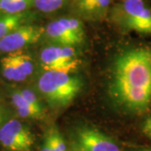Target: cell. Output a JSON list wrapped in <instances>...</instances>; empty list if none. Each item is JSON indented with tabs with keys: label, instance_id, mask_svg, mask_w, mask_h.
<instances>
[{
	"label": "cell",
	"instance_id": "obj_9",
	"mask_svg": "<svg viewBox=\"0 0 151 151\" xmlns=\"http://www.w3.org/2000/svg\"><path fill=\"white\" fill-rule=\"evenodd\" d=\"M116 0H70V14L82 21L101 22L107 19Z\"/></svg>",
	"mask_w": 151,
	"mask_h": 151
},
{
	"label": "cell",
	"instance_id": "obj_7",
	"mask_svg": "<svg viewBox=\"0 0 151 151\" xmlns=\"http://www.w3.org/2000/svg\"><path fill=\"white\" fill-rule=\"evenodd\" d=\"M40 64L45 70H60L73 72L80 65L76 47L66 45H52L42 50Z\"/></svg>",
	"mask_w": 151,
	"mask_h": 151
},
{
	"label": "cell",
	"instance_id": "obj_20",
	"mask_svg": "<svg viewBox=\"0 0 151 151\" xmlns=\"http://www.w3.org/2000/svg\"><path fill=\"white\" fill-rule=\"evenodd\" d=\"M134 151H151V149H139Z\"/></svg>",
	"mask_w": 151,
	"mask_h": 151
},
{
	"label": "cell",
	"instance_id": "obj_14",
	"mask_svg": "<svg viewBox=\"0 0 151 151\" xmlns=\"http://www.w3.org/2000/svg\"><path fill=\"white\" fill-rule=\"evenodd\" d=\"M34 9L33 0H3L0 1V14H19Z\"/></svg>",
	"mask_w": 151,
	"mask_h": 151
},
{
	"label": "cell",
	"instance_id": "obj_3",
	"mask_svg": "<svg viewBox=\"0 0 151 151\" xmlns=\"http://www.w3.org/2000/svg\"><path fill=\"white\" fill-rule=\"evenodd\" d=\"M108 19L121 30L151 35V6L149 0H116Z\"/></svg>",
	"mask_w": 151,
	"mask_h": 151
},
{
	"label": "cell",
	"instance_id": "obj_15",
	"mask_svg": "<svg viewBox=\"0 0 151 151\" xmlns=\"http://www.w3.org/2000/svg\"><path fill=\"white\" fill-rule=\"evenodd\" d=\"M50 144V151H68L67 145L64 137L55 126H51L46 132Z\"/></svg>",
	"mask_w": 151,
	"mask_h": 151
},
{
	"label": "cell",
	"instance_id": "obj_23",
	"mask_svg": "<svg viewBox=\"0 0 151 151\" xmlns=\"http://www.w3.org/2000/svg\"><path fill=\"white\" fill-rule=\"evenodd\" d=\"M149 1H150V0H149Z\"/></svg>",
	"mask_w": 151,
	"mask_h": 151
},
{
	"label": "cell",
	"instance_id": "obj_8",
	"mask_svg": "<svg viewBox=\"0 0 151 151\" xmlns=\"http://www.w3.org/2000/svg\"><path fill=\"white\" fill-rule=\"evenodd\" d=\"M45 35V27L34 24H24L0 40V51L11 53L37 43Z\"/></svg>",
	"mask_w": 151,
	"mask_h": 151
},
{
	"label": "cell",
	"instance_id": "obj_10",
	"mask_svg": "<svg viewBox=\"0 0 151 151\" xmlns=\"http://www.w3.org/2000/svg\"><path fill=\"white\" fill-rule=\"evenodd\" d=\"M38 12L35 9L19 14H0V40L9 35L17 28L24 24H32L37 18Z\"/></svg>",
	"mask_w": 151,
	"mask_h": 151
},
{
	"label": "cell",
	"instance_id": "obj_18",
	"mask_svg": "<svg viewBox=\"0 0 151 151\" xmlns=\"http://www.w3.org/2000/svg\"><path fill=\"white\" fill-rule=\"evenodd\" d=\"M142 130L146 136H148L150 139H151V116L148 117L143 123Z\"/></svg>",
	"mask_w": 151,
	"mask_h": 151
},
{
	"label": "cell",
	"instance_id": "obj_21",
	"mask_svg": "<svg viewBox=\"0 0 151 151\" xmlns=\"http://www.w3.org/2000/svg\"><path fill=\"white\" fill-rule=\"evenodd\" d=\"M70 151H74V150H70Z\"/></svg>",
	"mask_w": 151,
	"mask_h": 151
},
{
	"label": "cell",
	"instance_id": "obj_5",
	"mask_svg": "<svg viewBox=\"0 0 151 151\" xmlns=\"http://www.w3.org/2000/svg\"><path fill=\"white\" fill-rule=\"evenodd\" d=\"M70 150L74 151H122L119 144L101 130L88 125L74 129L70 136Z\"/></svg>",
	"mask_w": 151,
	"mask_h": 151
},
{
	"label": "cell",
	"instance_id": "obj_13",
	"mask_svg": "<svg viewBox=\"0 0 151 151\" xmlns=\"http://www.w3.org/2000/svg\"><path fill=\"white\" fill-rule=\"evenodd\" d=\"M70 0H33L34 9L43 14H52L65 8L69 9Z\"/></svg>",
	"mask_w": 151,
	"mask_h": 151
},
{
	"label": "cell",
	"instance_id": "obj_4",
	"mask_svg": "<svg viewBox=\"0 0 151 151\" xmlns=\"http://www.w3.org/2000/svg\"><path fill=\"white\" fill-rule=\"evenodd\" d=\"M84 21L70 14L48 23L45 27V35L58 45L79 46L85 42Z\"/></svg>",
	"mask_w": 151,
	"mask_h": 151
},
{
	"label": "cell",
	"instance_id": "obj_11",
	"mask_svg": "<svg viewBox=\"0 0 151 151\" xmlns=\"http://www.w3.org/2000/svg\"><path fill=\"white\" fill-rule=\"evenodd\" d=\"M12 103L16 108L18 114L24 119H40L43 117L44 111L33 107L31 104L25 101L19 92H14L12 97Z\"/></svg>",
	"mask_w": 151,
	"mask_h": 151
},
{
	"label": "cell",
	"instance_id": "obj_6",
	"mask_svg": "<svg viewBox=\"0 0 151 151\" xmlns=\"http://www.w3.org/2000/svg\"><path fill=\"white\" fill-rule=\"evenodd\" d=\"M35 138L30 129L18 119L6 121L0 127V145L8 151H30Z\"/></svg>",
	"mask_w": 151,
	"mask_h": 151
},
{
	"label": "cell",
	"instance_id": "obj_1",
	"mask_svg": "<svg viewBox=\"0 0 151 151\" xmlns=\"http://www.w3.org/2000/svg\"><path fill=\"white\" fill-rule=\"evenodd\" d=\"M108 70V94L115 107L132 115L147 112L151 105V47L120 51Z\"/></svg>",
	"mask_w": 151,
	"mask_h": 151
},
{
	"label": "cell",
	"instance_id": "obj_17",
	"mask_svg": "<svg viewBox=\"0 0 151 151\" xmlns=\"http://www.w3.org/2000/svg\"><path fill=\"white\" fill-rule=\"evenodd\" d=\"M18 92L21 95L22 97H23L25 101H27L29 104H31L33 107L36 108L37 109H40V110L44 111L43 107H42V105L40 103V101H39V99H38L36 94L33 92V91L25 88V89H21V90H19Z\"/></svg>",
	"mask_w": 151,
	"mask_h": 151
},
{
	"label": "cell",
	"instance_id": "obj_2",
	"mask_svg": "<svg viewBox=\"0 0 151 151\" xmlns=\"http://www.w3.org/2000/svg\"><path fill=\"white\" fill-rule=\"evenodd\" d=\"M37 86L49 106L58 109L67 107L75 100L83 88V81L71 72L45 70Z\"/></svg>",
	"mask_w": 151,
	"mask_h": 151
},
{
	"label": "cell",
	"instance_id": "obj_19",
	"mask_svg": "<svg viewBox=\"0 0 151 151\" xmlns=\"http://www.w3.org/2000/svg\"><path fill=\"white\" fill-rule=\"evenodd\" d=\"M5 118H6V112L4 110V108H3L1 105H0V127L3 125V124L5 123Z\"/></svg>",
	"mask_w": 151,
	"mask_h": 151
},
{
	"label": "cell",
	"instance_id": "obj_22",
	"mask_svg": "<svg viewBox=\"0 0 151 151\" xmlns=\"http://www.w3.org/2000/svg\"><path fill=\"white\" fill-rule=\"evenodd\" d=\"M0 1H3V0H0Z\"/></svg>",
	"mask_w": 151,
	"mask_h": 151
},
{
	"label": "cell",
	"instance_id": "obj_12",
	"mask_svg": "<svg viewBox=\"0 0 151 151\" xmlns=\"http://www.w3.org/2000/svg\"><path fill=\"white\" fill-rule=\"evenodd\" d=\"M0 64L2 74L7 80L13 81H22L27 78V76L19 69L10 53H9L6 56L1 59Z\"/></svg>",
	"mask_w": 151,
	"mask_h": 151
},
{
	"label": "cell",
	"instance_id": "obj_16",
	"mask_svg": "<svg viewBox=\"0 0 151 151\" xmlns=\"http://www.w3.org/2000/svg\"><path fill=\"white\" fill-rule=\"evenodd\" d=\"M10 54L21 72L27 77L29 76L32 75L35 71V62L29 55L20 52L19 50L11 52Z\"/></svg>",
	"mask_w": 151,
	"mask_h": 151
}]
</instances>
